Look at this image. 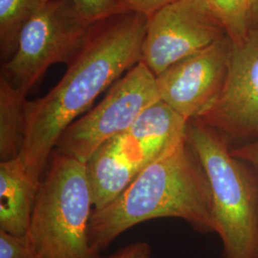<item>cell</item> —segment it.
<instances>
[{"label":"cell","instance_id":"12","mask_svg":"<svg viewBox=\"0 0 258 258\" xmlns=\"http://www.w3.org/2000/svg\"><path fill=\"white\" fill-rule=\"evenodd\" d=\"M26 94L0 76V160L21 155L26 131Z\"/></svg>","mask_w":258,"mask_h":258},{"label":"cell","instance_id":"9","mask_svg":"<svg viewBox=\"0 0 258 258\" xmlns=\"http://www.w3.org/2000/svg\"><path fill=\"white\" fill-rule=\"evenodd\" d=\"M196 119L227 139H258V33L251 32L243 42H231L221 91Z\"/></svg>","mask_w":258,"mask_h":258},{"label":"cell","instance_id":"19","mask_svg":"<svg viewBox=\"0 0 258 258\" xmlns=\"http://www.w3.org/2000/svg\"><path fill=\"white\" fill-rule=\"evenodd\" d=\"M151 257V248L147 242H135L128 246L119 249L115 253L109 256L97 258H150Z\"/></svg>","mask_w":258,"mask_h":258},{"label":"cell","instance_id":"5","mask_svg":"<svg viewBox=\"0 0 258 258\" xmlns=\"http://www.w3.org/2000/svg\"><path fill=\"white\" fill-rule=\"evenodd\" d=\"M187 122L160 100L128 130L98 148L86 162L94 211L111 203L147 166L184 141Z\"/></svg>","mask_w":258,"mask_h":258},{"label":"cell","instance_id":"13","mask_svg":"<svg viewBox=\"0 0 258 258\" xmlns=\"http://www.w3.org/2000/svg\"><path fill=\"white\" fill-rule=\"evenodd\" d=\"M51 0H0V55L2 63L17 51L19 36L28 22Z\"/></svg>","mask_w":258,"mask_h":258},{"label":"cell","instance_id":"10","mask_svg":"<svg viewBox=\"0 0 258 258\" xmlns=\"http://www.w3.org/2000/svg\"><path fill=\"white\" fill-rule=\"evenodd\" d=\"M231 48L230 37H225L157 76L161 101L187 121L200 117L221 91Z\"/></svg>","mask_w":258,"mask_h":258},{"label":"cell","instance_id":"7","mask_svg":"<svg viewBox=\"0 0 258 258\" xmlns=\"http://www.w3.org/2000/svg\"><path fill=\"white\" fill-rule=\"evenodd\" d=\"M160 100L155 75L140 61L111 86L102 102L65 129L55 150L86 164L98 148L128 130Z\"/></svg>","mask_w":258,"mask_h":258},{"label":"cell","instance_id":"8","mask_svg":"<svg viewBox=\"0 0 258 258\" xmlns=\"http://www.w3.org/2000/svg\"><path fill=\"white\" fill-rule=\"evenodd\" d=\"M228 37L207 0H176L147 22L142 60L155 75Z\"/></svg>","mask_w":258,"mask_h":258},{"label":"cell","instance_id":"21","mask_svg":"<svg viewBox=\"0 0 258 258\" xmlns=\"http://www.w3.org/2000/svg\"><path fill=\"white\" fill-rule=\"evenodd\" d=\"M249 5H250V2H251V0H249Z\"/></svg>","mask_w":258,"mask_h":258},{"label":"cell","instance_id":"17","mask_svg":"<svg viewBox=\"0 0 258 258\" xmlns=\"http://www.w3.org/2000/svg\"><path fill=\"white\" fill-rule=\"evenodd\" d=\"M176 0H122L127 12H134L150 18L158 10Z\"/></svg>","mask_w":258,"mask_h":258},{"label":"cell","instance_id":"18","mask_svg":"<svg viewBox=\"0 0 258 258\" xmlns=\"http://www.w3.org/2000/svg\"><path fill=\"white\" fill-rule=\"evenodd\" d=\"M233 156L250 166L258 177V139L236 148H231Z\"/></svg>","mask_w":258,"mask_h":258},{"label":"cell","instance_id":"22","mask_svg":"<svg viewBox=\"0 0 258 258\" xmlns=\"http://www.w3.org/2000/svg\"><path fill=\"white\" fill-rule=\"evenodd\" d=\"M207 1H208V0H207Z\"/></svg>","mask_w":258,"mask_h":258},{"label":"cell","instance_id":"16","mask_svg":"<svg viewBox=\"0 0 258 258\" xmlns=\"http://www.w3.org/2000/svg\"><path fill=\"white\" fill-rule=\"evenodd\" d=\"M0 258H43L27 236H16L0 230Z\"/></svg>","mask_w":258,"mask_h":258},{"label":"cell","instance_id":"1","mask_svg":"<svg viewBox=\"0 0 258 258\" xmlns=\"http://www.w3.org/2000/svg\"><path fill=\"white\" fill-rule=\"evenodd\" d=\"M147 22L134 12L97 22L61 80L43 97L27 101L21 157L34 177L40 178L65 129L142 60Z\"/></svg>","mask_w":258,"mask_h":258},{"label":"cell","instance_id":"20","mask_svg":"<svg viewBox=\"0 0 258 258\" xmlns=\"http://www.w3.org/2000/svg\"><path fill=\"white\" fill-rule=\"evenodd\" d=\"M249 29L250 33H258V0H251L249 5Z\"/></svg>","mask_w":258,"mask_h":258},{"label":"cell","instance_id":"3","mask_svg":"<svg viewBox=\"0 0 258 258\" xmlns=\"http://www.w3.org/2000/svg\"><path fill=\"white\" fill-rule=\"evenodd\" d=\"M186 141L199 158L212 190L214 232L224 258H258V182L233 156L228 139L199 119L188 120Z\"/></svg>","mask_w":258,"mask_h":258},{"label":"cell","instance_id":"4","mask_svg":"<svg viewBox=\"0 0 258 258\" xmlns=\"http://www.w3.org/2000/svg\"><path fill=\"white\" fill-rule=\"evenodd\" d=\"M92 207L86 164L54 150L26 236L43 258H97L89 242Z\"/></svg>","mask_w":258,"mask_h":258},{"label":"cell","instance_id":"6","mask_svg":"<svg viewBox=\"0 0 258 258\" xmlns=\"http://www.w3.org/2000/svg\"><path fill=\"white\" fill-rule=\"evenodd\" d=\"M95 24L72 0H51L23 28L17 51L2 63L0 76L27 95L52 65L74 59Z\"/></svg>","mask_w":258,"mask_h":258},{"label":"cell","instance_id":"15","mask_svg":"<svg viewBox=\"0 0 258 258\" xmlns=\"http://www.w3.org/2000/svg\"><path fill=\"white\" fill-rule=\"evenodd\" d=\"M83 16L97 23L112 16L127 12L122 0H72Z\"/></svg>","mask_w":258,"mask_h":258},{"label":"cell","instance_id":"11","mask_svg":"<svg viewBox=\"0 0 258 258\" xmlns=\"http://www.w3.org/2000/svg\"><path fill=\"white\" fill-rule=\"evenodd\" d=\"M39 179L31 174L21 155L0 163V230L26 236Z\"/></svg>","mask_w":258,"mask_h":258},{"label":"cell","instance_id":"2","mask_svg":"<svg viewBox=\"0 0 258 258\" xmlns=\"http://www.w3.org/2000/svg\"><path fill=\"white\" fill-rule=\"evenodd\" d=\"M158 218H178L195 231L214 232L210 183L186 137L147 166L111 203L93 211L90 245L99 253L130 228Z\"/></svg>","mask_w":258,"mask_h":258},{"label":"cell","instance_id":"14","mask_svg":"<svg viewBox=\"0 0 258 258\" xmlns=\"http://www.w3.org/2000/svg\"><path fill=\"white\" fill-rule=\"evenodd\" d=\"M232 43L246 40L250 34L249 0H208Z\"/></svg>","mask_w":258,"mask_h":258}]
</instances>
